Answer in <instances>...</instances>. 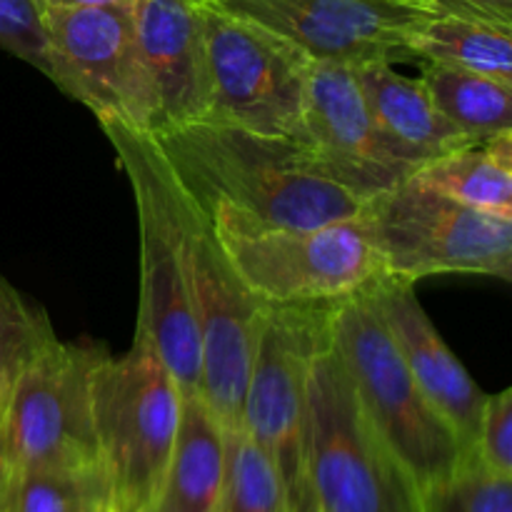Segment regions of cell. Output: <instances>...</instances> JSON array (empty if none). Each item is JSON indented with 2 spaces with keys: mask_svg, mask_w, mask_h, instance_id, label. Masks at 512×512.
<instances>
[{
  "mask_svg": "<svg viewBox=\"0 0 512 512\" xmlns=\"http://www.w3.org/2000/svg\"><path fill=\"white\" fill-rule=\"evenodd\" d=\"M215 512H290L273 463L243 428L225 430V483Z\"/></svg>",
  "mask_w": 512,
  "mask_h": 512,
  "instance_id": "cell-23",
  "label": "cell"
},
{
  "mask_svg": "<svg viewBox=\"0 0 512 512\" xmlns=\"http://www.w3.org/2000/svg\"><path fill=\"white\" fill-rule=\"evenodd\" d=\"M370 298L378 305L380 318L418 388L453 428L460 445L468 453H475V435L488 395L480 390L473 375H468L428 318L415 295V285L383 278L370 285Z\"/></svg>",
  "mask_w": 512,
  "mask_h": 512,
  "instance_id": "cell-15",
  "label": "cell"
},
{
  "mask_svg": "<svg viewBox=\"0 0 512 512\" xmlns=\"http://www.w3.org/2000/svg\"><path fill=\"white\" fill-rule=\"evenodd\" d=\"M200 10L210 68V118L305 145L303 108L313 60L255 20L213 3H200Z\"/></svg>",
  "mask_w": 512,
  "mask_h": 512,
  "instance_id": "cell-10",
  "label": "cell"
},
{
  "mask_svg": "<svg viewBox=\"0 0 512 512\" xmlns=\"http://www.w3.org/2000/svg\"><path fill=\"white\" fill-rule=\"evenodd\" d=\"M420 3H425V5H428V0H420ZM435 10V8H433Z\"/></svg>",
  "mask_w": 512,
  "mask_h": 512,
  "instance_id": "cell-33",
  "label": "cell"
},
{
  "mask_svg": "<svg viewBox=\"0 0 512 512\" xmlns=\"http://www.w3.org/2000/svg\"><path fill=\"white\" fill-rule=\"evenodd\" d=\"M330 305H268L245 388L240 428L273 463L290 512H313L305 473L308 375Z\"/></svg>",
  "mask_w": 512,
  "mask_h": 512,
  "instance_id": "cell-8",
  "label": "cell"
},
{
  "mask_svg": "<svg viewBox=\"0 0 512 512\" xmlns=\"http://www.w3.org/2000/svg\"><path fill=\"white\" fill-rule=\"evenodd\" d=\"M108 350L55 335L15 373L0 405V438L13 473L100 463L93 373Z\"/></svg>",
  "mask_w": 512,
  "mask_h": 512,
  "instance_id": "cell-9",
  "label": "cell"
},
{
  "mask_svg": "<svg viewBox=\"0 0 512 512\" xmlns=\"http://www.w3.org/2000/svg\"><path fill=\"white\" fill-rule=\"evenodd\" d=\"M235 273L265 305H325L385 278L358 218L320 228L263 225L225 208L205 210Z\"/></svg>",
  "mask_w": 512,
  "mask_h": 512,
  "instance_id": "cell-5",
  "label": "cell"
},
{
  "mask_svg": "<svg viewBox=\"0 0 512 512\" xmlns=\"http://www.w3.org/2000/svg\"><path fill=\"white\" fill-rule=\"evenodd\" d=\"M358 220L385 278L420 283L435 275L512 278V218L470 208L408 178L370 195Z\"/></svg>",
  "mask_w": 512,
  "mask_h": 512,
  "instance_id": "cell-6",
  "label": "cell"
},
{
  "mask_svg": "<svg viewBox=\"0 0 512 512\" xmlns=\"http://www.w3.org/2000/svg\"><path fill=\"white\" fill-rule=\"evenodd\" d=\"M50 80L103 120L153 133L155 95L140 60L133 8L45 5Z\"/></svg>",
  "mask_w": 512,
  "mask_h": 512,
  "instance_id": "cell-12",
  "label": "cell"
},
{
  "mask_svg": "<svg viewBox=\"0 0 512 512\" xmlns=\"http://www.w3.org/2000/svg\"><path fill=\"white\" fill-rule=\"evenodd\" d=\"M428 5L438 13L512 28V0H428Z\"/></svg>",
  "mask_w": 512,
  "mask_h": 512,
  "instance_id": "cell-28",
  "label": "cell"
},
{
  "mask_svg": "<svg viewBox=\"0 0 512 512\" xmlns=\"http://www.w3.org/2000/svg\"><path fill=\"white\" fill-rule=\"evenodd\" d=\"M425 512H512V478L490 470L473 453L425 498Z\"/></svg>",
  "mask_w": 512,
  "mask_h": 512,
  "instance_id": "cell-25",
  "label": "cell"
},
{
  "mask_svg": "<svg viewBox=\"0 0 512 512\" xmlns=\"http://www.w3.org/2000/svg\"><path fill=\"white\" fill-rule=\"evenodd\" d=\"M328 333L365 418L425 503L473 453L460 445L453 428L418 388L370 298V288L330 305Z\"/></svg>",
  "mask_w": 512,
  "mask_h": 512,
  "instance_id": "cell-3",
  "label": "cell"
},
{
  "mask_svg": "<svg viewBox=\"0 0 512 512\" xmlns=\"http://www.w3.org/2000/svg\"><path fill=\"white\" fill-rule=\"evenodd\" d=\"M305 473L313 512H425L420 490L365 418L328 328L308 375Z\"/></svg>",
  "mask_w": 512,
  "mask_h": 512,
  "instance_id": "cell-4",
  "label": "cell"
},
{
  "mask_svg": "<svg viewBox=\"0 0 512 512\" xmlns=\"http://www.w3.org/2000/svg\"><path fill=\"white\" fill-rule=\"evenodd\" d=\"M410 178L470 208L512 218V133L428 160Z\"/></svg>",
  "mask_w": 512,
  "mask_h": 512,
  "instance_id": "cell-19",
  "label": "cell"
},
{
  "mask_svg": "<svg viewBox=\"0 0 512 512\" xmlns=\"http://www.w3.org/2000/svg\"><path fill=\"white\" fill-rule=\"evenodd\" d=\"M10 478H13V468H10L8 455H5L3 448V438H0V512H5V503H8Z\"/></svg>",
  "mask_w": 512,
  "mask_h": 512,
  "instance_id": "cell-29",
  "label": "cell"
},
{
  "mask_svg": "<svg viewBox=\"0 0 512 512\" xmlns=\"http://www.w3.org/2000/svg\"><path fill=\"white\" fill-rule=\"evenodd\" d=\"M150 135L203 210L225 208L278 228H320L358 218L368 200L338 183L313 150L295 140L210 115Z\"/></svg>",
  "mask_w": 512,
  "mask_h": 512,
  "instance_id": "cell-1",
  "label": "cell"
},
{
  "mask_svg": "<svg viewBox=\"0 0 512 512\" xmlns=\"http://www.w3.org/2000/svg\"><path fill=\"white\" fill-rule=\"evenodd\" d=\"M45 5L40 0H0V48L50 78Z\"/></svg>",
  "mask_w": 512,
  "mask_h": 512,
  "instance_id": "cell-26",
  "label": "cell"
},
{
  "mask_svg": "<svg viewBox=\"0 0 512 512\" xmlns=\"http://www.w3.org/2000/svg\"><path fill=\"white\" fill-rule=\"evenodd\" d=\"M213 5L275 30L313 63L350 68L413 60L410 35L438 13L420 0H223Z\"/></svg>",
  "mask_w": 512,
  "mask_h": 512,
  "instance_id": "cell-13",
  "label": "cell"
},
{
  "mask_svg": "<svg viewBox=\"0 0 512 512\" xmlns=\"http://www.w3.org/2000/svg\"><path fill=\"white\" fill-rule=\"evenodd\" d=\"M178 180V178H175ZM180 185V183H178ZM180 215L188 238L195 320L200 333V398L225 430L243 425L245 388L260 320L268 305L250 293L205 210L180 185Z\"/></svg>",
  "mask_w": 512,
  "mask_h": 512,
  "instance_id": "cell-11",
  "label": "cell"
},
{
  "mask_svg": "<svg viewBox=\"0 0 512 512\" xmlns=\"http://www.w3.org/2000/svg\"><path fill=\"white\" fill-rule=\"evenodd\" d=\"M368 108L385 143L400 160L420 168L428 160L475 145L443 118L420 78H408L390 63L355 68Z\"/></svg>",
  "mask_w": 512,
  "mask_h": 512,
  "instance_id": "cell-17",
  "label": "cell"
},
{
  "mask_svg": "<svg viewBox=\"0 0 512 512\" xmlns=\"http://www.w3.org/2000/svg\"><path fill=\"white\" fill-rule=\"evenodd\" d=\"M223 483L225 428L200 395H183L178 433L150 512H215Z\"/></svg>",
  "mask_w": 512,
  "mask_h": 512,
  "instance_id": "cell-18",
  "label": "cell"
},
{
  "mask_svg": "<svg viewBox=\"0 0 512 512\" xmlns=\"http://www.w3.org/2000/svg\"><path fill=\"white\" fill-rule=\"evenodd\" d=\"M53 338L55 330L45 310L25 300L0 275V380L10 385L15 373Z\"/></svg>",
  "mask_w": 512,
  "mask_h": 512,
  "instance_id": "cell-24",
  "label": "cell"
},
{
  "mask_svg": "<svg viewBox=\"0 0 512 512\" xmlns=\"http://www.w3.org/2000/svg\"><path fill=\"white\" fill-rule=\"evenodd\" d=\"M420 80L443 118L473 143L512 133L510 83L430 63H425Z\"/></svg>",
  "mask_w": 512,
  "mask_h": 512,
  "instance_id": "cell-21",
  "label": "cell"
},
{
  "mask_svg": "<svg viewBox=\"0 0 512 512\" xmlns=\"http://www.w3.org/2000/svg\"><path fill=\"white\" fill-rule=\"evenodd\" d=\"M5 390H8V383H3V380H0V405H3V398H5Z\"/></svg>",
  "mask_w": 512,
  "mask_h": 512,
  "instance_id": "cell-31",
  "label": "cell"
},
{
  "mask_svg": "<svg viewBox=\"0 0 512 512\" xmlns=\"http://www.w3.org/2000/svg\"><path fill=\"white\" fill-rule=\"evenodd\" d=\"M133 25L155 95V130L205 118L210 113V68L200 3L138 0Z\"/></svg>",
  "mask_w": 512,
  "mask_h": 512,
  "instance_id": "cell-16",
  "label": "cell"
},
{
  "mask_svg": "<svg viewBox=\"0 0 512 512\" xmlns=\"http://www.w3.org/2000/svg\"><path fill=\"white\" fill-rule=\"evenodd\" d=\"M413 58L512 85V28L433 13L410 35Z\"/></svg>",
  "mask_w": 512,
  "mask_h": 512,
  "instance_id": "cell-20",
  "label": "cell"
},
{
  "mask_svg": "<svg viewBox=\"0 0 512 512\" xmlns=\"http://www.w3.org/2000/svg\"><path fill=\"white\" fill-rule=\"evenodd\" d=\"M43 5H125L133 8L138 0H40Z\"/></svg>",
  "mask_w": 512,
  "mask_h": 512,
  "instance_id": "cell-30",
  "label": "cell"
},
{
  "mask_svg": "<svg viewBox=\"0 0 512 512\" xmlns=\"http://www.w3.org/2000/svg\"><path fill=\"white\" fill-rule=\"evenodd\" d=\"M180 398L170 370L138 333L128 353H108L95 368V440L118 512H150L155 505L178 433Z\"/></svg>",
  "mask_w": 512,
  "mask_h": 512,
  "instance_id": "cell-7",
  "label": "cell"
},
{
  "mask_svg": "<svg viewBox=\"0 0 512 512\" xmlns=\"http://www.w3.org/2000/svg\"><path fill=\"white\" fill-rule=\"evenodd\" d=\"M475 458L490 470L512 478V390L488 395L475 435Z\"/></svg>",
  "mask_w": 512,
  "mask_h": 512,
  "instance_id": "cell-27",
  "label": "cell"
},
{
  "mask_svg": "<svg viewBox=\"0 0 512 512\" xmlns=\"http://www.w3.org/2000/svg\"><path fill=\"white\" fill-rule=\"evenodd\" d=\"M5 512H118L103 463L13 473Z\"/></svg>",
  "mask_w": 512,
  "mask_h": 512,
  "instance_id": "cell-22",
  "label": "cell"
},
{
  "mask_svg": "<svg viewBox=\"0 0 512 512\" xmlns=\"http://www.w3.org/2000/svg\"><path fill=\"white\" fill-rule=\"evenodd\" d=\"M195 3H223V0H195Z\"/></svg>",
  "mask_w": 512,
  "mask_h": 512,
  "instance_id": "cell-32",
  "label": "cell"
},
{
  "mask_svg": "<svg viewBox=\"0 0 512 512\" xmlns=\"http://www.w3.org/2000/svg\"><path fill=\"white\" fill-rule=\"evenodd\" d=\"M305 145L338 183L370 198L403 183L413 165L390 150L375 125L355 68L313 63L303 108Z\"/></svg>",
  "mask_w": 512,
  "mask_h": 512,
  "instance_id": "cell-14",
  "label": "cell"
},
{
  "mask_svg": "<svg viewBox=\"0 0 512 512\" xmlns=\"http://www.w3.org/2000/svg\"><path fill=\"white\" fill-rule=\"evenodd\" d=\"M100 128L128 175L138 208L140 305L135 333L153 345L180 393L200 395L203 360L180 185L153 135L118 120H103Z\"/></svg>",
  "mask_w": 512,
  "mask_h": 512,
  "instance_id": "cell-2",
  "label": "cell"
}]
</instances>
